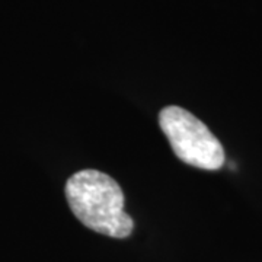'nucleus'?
<instances>
[{
  "mask_svg": "<svg viewBox=\"0 0 262 262\" xmlns=\"http://www.w3.org/2000/svg\"><path fill=\"white\" fill-rule=\"evenodd\" d=\"M162 131L179 160L194 168L217 170L225 165V149L204 122L177 105L159 114Z\"/></svg>",
  "mask_w": 262,
  "mask_h": 262,
  "instance_id": "obj_2",
  "label": "nucleus"
},
{
  "mask_svg": "<svg viewBox=\"0 0 262 262\" xmlns=\"http://www.w3.org/2000/svg\"><path fill=\"white\" fill-rule=\"evenodd\" d=\"M66 196L73 214L88 229L117 239L128 237L134 222L124 211V194L106 173L84 169L66 184Z\"/></svg>",
  "mask_w": 262,
  "mask_h": 262,
  "instance_id": "obj_1",
  "label": "nucleus"
}]
</instances>
